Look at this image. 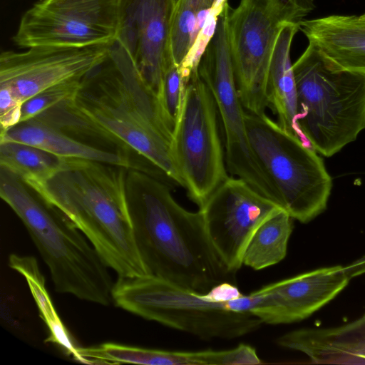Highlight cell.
I'll return each mask as SVG.
<instances>
[{
  "label": "cell",
  "mask_w": 365,
  "mask_h": 365,
  "mask_svg": "<svg viewBox=\"0 0 365 365\" xmlns=\"http://www.w3.org/2000/svg\"><path fill=\"white\" fill-rule=\"evenodd\" d=\"M213 96L198 73L187 81L171 151L190 200L201 207L230 176L220 137Z\"/></svg>",
  "instance_id": "9"
},
{
  "label": "cell",
  "mask_w": 365,
  "mask_h": 365,
  "mask_svg": "<svg viewBox=\"0 0 365 365\" xmlns=\"http://www.w3.org/2000/svg\"><path fill=\"white\" fill-rule=\"evenodd\" d=\"M280 209L245 180L229 177L199 210L216 251L227 267L237 272L255 230Z\"/></svg>",
  "instance_id": "12"
},
{
  "label": "cell",
  "mask_w": 365,
  "mask_h": 365,
  "mask_svg": "<svg viewBox=\"0 0 365 365\" xmlns=\"http://www.w3.org/2000/svg\"><path fill=\"white\" fill-rule=\"evenodd\" d=\"M69 106L86 135L134 151L183 186L171 151L173 128L132 56L118 41L83 79Z\"/></svg>",
  "instance_id": "2"
},
{
  "label": "cell",
  "mask_w": 365,
  "mask_h": 365,
  "mask_svg": "<svg viewBox=\"0 0 365 365\" xmlns=\"http://www.w3.org/2000/svg\"><path fill=\"white\" fill-rule=\"evenodd\" d=\"M127 168L65 158L48 178L28 185L68 218L118 277L148 272L133 234L126 196Z\"/></svg>",
  "instance_id": "3"
},
{
  "label": "cell",
  "mask_w": 365,
  "mask_h": 365,
  "mask_svg": "<svg viewBox=\"0 0 365 365\" xmlns=\"http://www.w3.org/2000/svg\"><path fill=\"white\" fill-rule=\"evenodd\" d=\"M126 196L135 243L148 274L205 294L230 282L225 264L206 232L202 212H190L168 184L145 170L129 168Z\"/></svg>",
  "instance_id": "1"
},
{
  "label": "cell",
  "mask_w": 365,
  "mask_h": 365,
  "mask_svg": "<svg viewBox=\"0 0 365 365\" xmlns=\"http://www.w3.org/2000/svg\"><path fill=\"white\" fill-rule=\"evenodd\" d=\"M64 159L26 143L0 141V166L9 169L27 185L50 177Z\"/></svg>",
  "instance_id": "24"
},
{
  "label": "cell",
  "mask_w": 365,
  "mask_h": 365,
  "mask_svg": "<svg viewBox=\"0 0 365 365\" xmlns=\"http://www.w3.org/2000/svg\"><path fill=\"white\" fill-rule=\"evenodd\" d=\"M112 299L133 314L204 340L236 339L263 324L251 312L252 294L230 282L201 294L148 274L118 277Z\"/></svg>",
  "instance_id": "5"
},
{
  "label": "cell",
  "mask_w": 365,
  "mask_h": 365,
  "mask_svg": "<svg viewBox=\"0 0 365 365\" xmlns=\"http://www.w3.org/2000/svg\"><path fill=\"white\" fill-rule=\"evenodd\" d=\"M276 343L302 352L312 364H365V314L339 327L294 330Z\"/></svg>",
  "instance_id": "17"
},
{
  "label": "cell",
  "mask_w": 365,
  "mask_h": 365,
  "mask_svg": "<svg viewBox=\"0 0 365 365\" xmlns=\"http://www.w3.org/2000/svg\"><path fill=\"white\" fill-rule=\"evenodd\" d=\"M299 30L331 68L365 74V13L304 19Z\"/></svg>",
  "instance_id": "16"
},
{
  "label": "cell",
  "mask_w": 365,
  "mask_h": 365,
  "mask_svg": "<svg viewBox=\"0 0 365 365\" xmlns=\"http://www.w3.org/2000/svg\"><path fill=\"white\" fill-rule=\"evenodd\" d=\"M173 0H120L117 41L132 56L149 87L160 99L164 73L173 61L170 31Z\"/></svg>",
  "instance_id": "15"
},
{
  "label": "cell",
  "mask_w": 365,
  "mask_h": 365,
  "mask_svg": "<svg viewBox=\"0 0 365 365\" xmlns=\"http://www.w3.org/2000/svg\"><path fill=\"white\" fill-rule=\"evenodd\" d=\"M313 0H240L230 9L227 29L237 91L247 112L265 114L267 82L277 38L288 24H300Z\"/></svg>",
  "instance_id": "8"
},
{
  "label": "cell",
  "mask_w": 365,
  "mask_h": 365,
  "mask_svg": "<svg viewBox=\"0 0 365 365\" xmlns=\"http://www.w3.org/2000/svg\"><path fill=\"white\" fill-rule=\"evenodd\" d=\"M230 9L227 4L220 14L213 35L199 61L197 71L213 96L222 122L227 171L279 205L276 190L249 143L245 120L246 111L236 85L229 41Z\"/></svg>",
  "instance_id": "10"
},
{
  "label": "cell",
  "mask_w": 365,
  "mask_h": 365,
  "mask_svg": "<svg viewBox=\"0 0 365 365\" xmlns=\"http://www.w3.org/2000/svg\"><path fill=\"white\" fill-rule=\"evenodd\" d=\"M184 88L180 66L172 61L164 73L160 102L173 130L179 116Z\"/></svg>",
  "instance_id": "26"
},
{
  "label": "cell",
  "mask_w": 365,
  "mask_h": 365,
  "mask_svg": "<svg viewBox=\"0 0 365 365\" xmlns=\"http://www.w3.org/2000/svg\"><path fill=\"white\" fill-rule=\"evenodd\" d=\"M292 220L283 209L266 219L252 235L243 255V264L260 270L281 262L287 255Z\"/></svg>",
  "instance_id": "21"
},
{
  "label": "cell",
  "mask_w": 365,
  "mask_h": 365,
  "mask_svg": "<svg viewBox=\"0 0 365 365\" xmlns=\"http://www.w3.org/2000/svg\"><path fill=\"white\" fill-rule=\"evenodd\" d=\"M110 46H37L23 52L2 51L0 86L12 90L23 103L46 89L81 82L103 61Z\"/></svg>",
  "instance_id": "13"
},
{
  "label": "cell",
  "mask_w": 365,
  "mask_h": 365,
  "mask_svg": "<svg viewBox=\"0 0 365 365\" xmlns=\"http://www.w3.org/2000/svg\"><path fill=\"white\" fill-rule=\"evenodd\" d=\"M292 68L299 127L317 153L331 157L365 129V74L333 69L310 43Z\"/></svg>",
  "instance_id": "6"
},
{
  "label": "cell",
  "mask_w": 365,
  "mask_h": 365,
  "mask_svg": "<svg viewBox=\"0 0 365 365\" xmlns=\"http://www.w3.org/2000/svg\"><path fill=\"white\" fill-rule=\"evenodd\" d=\"M120 0H39L21 16L18 46L85 47L118 38Z\"/></svg>",
  "instance_id": "11"
},
{
  "label": "cell",
  "mask_w": 365,
  "mask_h": 365,
  "mask_svg": "<svg viewBox=\"0 0 365 365\" xmlns=\"http://www.w3.org/2000/svg\"><path fill=\"white\" fill-rule=\"evenodd\" d=\"M0 141L31 145L61 158L97 161L129 169L133 168L127 152L108 150L71 137L59 127L38 118L20 122L0 133Z\"/></svg>",
  "instance_id": "18"
},
{
  "label": "cell",
  "mask_w": 365,
  "mask_h": 365,
  "mask_svg": "<svg viewBox=\"0 0 365 365\" xmlns=\"http://www.w3.org/2000/svg\"><path fill=\"white\" fill-rule=\"evenodd\" d=\"M81 362L88 364H135L145 365H190L191 351L145 349L114 343L79 348Z\"/></svg>",
  "instance_id": "23"
},
{
  "label": "cell",
  "mask_w": 365,
  "mask_h": 365,
  "mask_svg": "<svg viewBox=\"0 0 365 365\" xmlns=\"http://www.w3.org/2000/svg\"><path fill=\"white\" fill-rule=\"evenodd\" d=\"M0 197L19 217L46 264L57 292L107 306L109 267L86 237L23 180L0 166Z\"/></svg>",
  "instance_id": "4"
},
{
  "label": "cell",
  "mask_w": 365,
  "mask_h": 365,
  "mask_svg": "<svg viewBox=\"0 0 365 365\" xmlns=\"http://www.w3.org/2000/svg\"><path fill=\"white\" fill-rule=\"evenodd\" d=\"M365 274V256L346 265L322 267L251 292V312L263 324L300 322L331 301L352 278Z\"/></svg>",
  "instance_id": "14"
},
{
  "label": "cell",
  "mask_w": 365,
  "mask_h": 365,
  "mask_svg": "<svg viewBox=\"0 0 365 365\" xmlns=\"http://www.w3.org/2000/svg\"><path fill=\"white\" fill-rule=\"evenodd\" d=\"M21 105L12 90L0 86V133L19 123Z\"/></svg>",
  "instance_id": "27"
},
{
  "label": "cell",
  "mask_w": 365,
  "mask_h": 365,
  "mask_svg": "<svg viewBox=\"0 0 365 365\" xmlns=\"http://www.w3.org/2000/svg\"><path fill=\"white\" fill-rule=\"evenodd\" d=\"M81 83L55 86L29 98L21 105L19 123L37 116L64 101L74 98Z\"/></svg>",
  "instance_id": "25"
},
{
  "label": "cell",
  "mask_w": 365,
  "mask_h": 365,
  "mask_svg": "<svg viewBox=\"0 0 365 365\" xmlns=\"http://www.w3.org/2000/svg\"><path fill=\"white\" fill-rule=\"evenodd\" d=\"M299 30V24H286L279 32L272 54L267 82L269 107L277 116L279 125L312 147L299 125L296 83L290 58L293 38Z\"/></svg>",
  "instance_id": "19"
},
{
  "label": "cell",
  "mask_w": 365,
  "mask_h": 365,
  "mask_svg": "<svg viewBox=\"0 0 365 365\" xmlns=\"http://www.w3.org/2000/svg\"><path fill=\"white\" fill-rule=\"evenodd\" d=\"M9 266L24 275L30 286L41 317L48 328L51 342L56 344L65 354L81 361L79 346L73 341L68 330L56 313L51 299L45 290L44 280L39 271L37 262L32 257L11 254L9 258Z\"/></svg>",
  "instance_id": "22"
},
{
  "label": "cell",
  "mask_w": 365,
  "mask_h": 365,
  "mask_svg": "<svg viewBox=\"0 0 365 365\" xmlns=\"http://www.w3.org/2000/svg\"><path fill=\"white\" fill-rule=\"evenodd\" d=\"M180 0H173V3L174 4V6L175 8L176 7V6L178 5V2H179Z\"/></svg>",
  "instance_id": "28"
},
{
  "label": "cell",
  "mask_w": 365,
  "mask_h": 365,
  "mask_svg": "<svg viewBox=\"0 0 365 365\" xmlns=\"http://www.w3.org/2000/svg\"><path fill=\"white\" fill-rule=\"evenodd\" d=\"M227 0H180L175 8L170 31V51L180 66L200 34L214 14H220Z\"/></svg>",
  "instance_id": "20"
},
{
  "label": "cell",
  "mask_w": 365,
  "mask_h": 365,
  "mask_svg": "<svg viewBox=\"0 0 365 365\" xmlns=\"http://www.w3.org/2000/svg\"><path fill=\"white\" fill-rule=\"evenodd\" d=\"M245 120L250 147L276 190L279 206L302 223L322 213L332 188L322 158L266 114L246 111Z\"/></svg>",
  "instance_id": "7"
}]
</instances>
